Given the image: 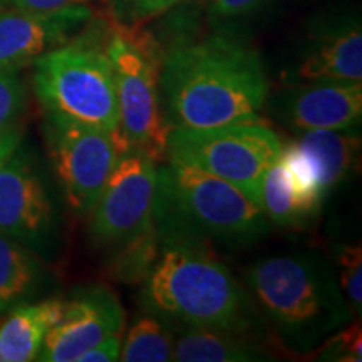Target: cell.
<instances>
[{
	"label": "cell",
	"instance_id": "cell-1",
	"mask_svg": "<svg viewBox=\"0 0 362 362\" xmlns=\"http://www.w3.org/2000/svg\"><path fill=\"white\" fill-rule=\"evenodd\" d=\"M170 128H216L259 117L270 86L255 49L225 35L176 45L160 64Z\"/></svg>",
	"mask_w": 362,
	"mask_h": 362
},
{
	"label": "cell",
	"instance_id": "cell-2",
	"mask_svg": "<svg viewBox=\"0 0 362 362\" xmlns=\"http://www.w3.org/2000/svg\"><path fill=\"white\" fill-rule=\"evenodd\" d=\"M143 307L183 327L228 330L260 337L264 319L250 293L208 242L160 237L156 262L144 279Z\"/></svg>",
	"mask_w": 362,
	"mask_h": 362
},
{
	"label": "cell",
	"instance_id": "cell-3",
	"mask_svg": "<svg viewBox=\"0 0 362 362\" xmlns=\"http://www.w3.org/2000/svg\"><path fill=\"white\" fill-rule=\"evenodd\" d=\"M248 293L280 341L309 354L354 319L332 260L314 250L260 257L243 269Z\"/></svg>",
	"mask_w": 362,
	"mask_h": 362
},
{
	"label": "cell",
	"instance_id": "cell-4",
	"mask_svg": "<svg viewBox=\"0 0 362 362\" xmlns=\"http://www.w3.org/2000/svg\"><path fill=\"white\" fill-rule=\"evenodd\" d=\"M153 225L158 237H188L248 247L272 223L257 202L228 181L170 161L158 168Z\"/></svg>",
	"mask_w": 362,
	"mask_h": 362
},
{
	"label": "cell",
	"instance_id": "cell-5",
	"mask_svg": "<svg viewBox=\"0 0 362 362\" xmlns=\"http://www.w3.org/2000/svg\"><path fill=\"white\" fill-rule=\"evenodd\" d=\"M34 90L45 112L106 131L121 155L126 151L115 74L104 47L79 39L44 54L34 62Z\"/></svg>",
	"mask_w": 362,
	"mask_h": 362
},
{
	"label": "cell",
	"instance_id": "cell-6",
	"mask_svg": "<svg viewBox=\"0 0 362 362\" xmlns=\"http://www.w3.org/2000/svg\"><path fill=\"white\" fill-rule=\"evenodd\" d=\"M104 52L115 74L121 138L156 163L166 158L170 126L165 119L160 93V64L156 49L136 25L112 22Z\"/></svg>",
	"mask_w": 362,
	"mask_h": 362
},
{
	"label": "cell",
	"instance_id": "cell-7",
	"mask_svg": "<svg viewBox=\"0 0 362 362\" xmlns=\"http://www.w3.org/2000/svg\"><path fill=\"white\" fill-rule=\"evenodd\" d=\"M282 141L262 119L216 128H170L166 158L228 181L260 205L262 180Z\"/></svg>",
	"mask_w": 362,
	"mask_h": 362
},
{
	"label": "cell",
	"instance_id": "cell-8",
	"mask_svg": "<svg viewBox=\"0 0 362 362\" xmlns=\"http://www.w3.org/2000/svg\"><path fill=\"white\" fill-rule=\"evenodd\" d=\"M42 133L54 176L67 206L88 216L116 166L121 149L106 131L44 112Z\"/></svg>",
	"mask_w": 362,
	"mask_h": 362
},
{
	"label": "cell",
	"instance_id": "cell-9",
	"mask_svg": "<svg viewBox=\"0 0 362 362\" xmlns=\"http://www.w3.org/2000/svg\"><path fill=\"white\" fill-rule=\"evenodd\" d=\"M0 233L40 259L59 250L61 215L39 158L22 141L0 170Z\"/></svg>",
	"mask_w": 362,
	"mask_h": 362
},
{
	"label": "cell",
	"instance_id": "cell-10",
	"mask_svg": "<svg viewBox=\"0 0 362 362\" xmlns=\"http://www.w3.org/2000/svg\"><path fill=\"white\" fill-rule=\"evenodd\" d=\"M156 180V161L144 153L128 149L117 158L89 214V237L94 245L115 252L155 226Z\"/></svg>",
	"mask_w": 362,
	"mask_h": 362
},
{
	"label": "cell",
	"instance_id": "cell-11",
	"mask_svg": "<svg viewBox=\"0 0 362 362\" xmlns=\"http://www.w3.org/2000/svg\"><path fill=\"white\" fill-rule=\"evenodd\" d=\"M64 300V312L45 336L35 361L76 362L89 347L123 334L124 310L106 285H84Z\"/></svg>",
	"mask_w": 362,
	"mask_h": 362
},
{
	"label": "cell",
	"instance_id": "cell-12",
	"mask_svg": "<svg viewBox=\"0 0 362 362\" xmlns=\"http://www.w3.org/2000/svg\"><path fill=\"white\" fill-rule=\"evenodd\" d=\"M272 112L296 133L361 126L362 81L292 83L272 101Z\"/></svg>",
	"mask_w": 362,
	"mask_h": 362
},
{
	"label": "cell",
	"instance_id": "cell-13",
	"mask_svg": "<svg viewBox=\"0 0 362 362\" xmlns=\"http://www.w3.org/2000/svg\"><path fill=\"white\" fill-rule=\"evenodd\" d=\"M90 19L88 6L56 12L0 8V72H19L74 39Z\"/></svg>",
	"mask_w": 362,
	"mask_h": 362
},
{
	"label": "cell",
	"instance_id": "cell-14",
	"mask_svg": "<svg viewBox=\"0 0 362 362\" xmlns=\"http://www.w3.org/2000/svg\"><path fill=\"white\" fill-rule=\"evenodd\" d=\"M288 83L309 81H362V29L359 19L322 25L310 34Z\"/></svg>",
	"mask_w": 362,
	"mask_h": 362
},
{
	"label": "cell",
	"instance_id": "cell-15",
	"mask_svg": "<svg viewBox=\"0 0 362 362\" xmlns=\"http://www.w3.org/2000/svg\"><path fill=\"white\" fill-rule=\"evenodd\" d=\"M310 166L324 202L334 189L354 178L361 166V128L315 129L291 141Z\"/></svg>",
	"mask_w": 362,
	"mask_h": 362
},
{
	"label": "cell",
	"instance_id": "cell-16",
	"mask_svg": "<svg viewBox=\"0 0 362 362\" xmlns=\"http://www.w3.org/2000/svg\"><path fill=\"white\" fill-rule=\"evenodd\" d=\"M322 198L305 187L280 155L262 180L260 206L272 225L282 228H304L322 210Z\"/></svg>",
	"mask_w": 362,
	"mask_h": 362
},
{
	"label": "cell",
	"instance_id": "cell-17",
	"mask_svg": "<svg viewBox=\"0 0 362 362\" xmlns=\"http://www.w3.org/2000/svg\"><path fill=\"white\" fill-rule=\"evenodd\" d=\"M64 298L25 302L8 310L0 325V359L29 362L37 359L45 336L64 312Z\"/></svg>",
	"mask_w": 362,
	"mask_h": 362
},
{
	"label": "cell",
	"instance_id": "cell-18",
	"mask_svg": "<svg viewBox=\"0 0 362 362\" xmlns=\"http://www.w3.org/2000/svg\"><path fill=\"white\" fill-rule=\"evenodd\" d=\"M171 361L178 362H262L274 361V352L259 337L228 330L185 327L175 339Z\"/></svg>",
	"mask_w": 362,
	"mask_h": 362
},
{
	"label": "cell",
	"instance_id": "cell-19",
	"mask_svg": "<svg viewBox=\"0 0 362 362\" xmlns=\"http://www.w3.org/2000/svg\"><path fill=\"white\" fill-rule=\"evenodd\" d=\"M47 282L40 257L0 233V312L30 302Z\"/></svg>",
	"mask_w": 362,
	"mask_h": 362
},
{
	"label": "cell",
	"instance_id": "cell-20",
	"mask_svg": "<svg viewBox=\"0 0 362 362\" xmlns=\"http://www.w3.org/2000/svg\"><path fill=\"white\" fill-rule=\"evenodd\" d=\"M173 330L160 315L148 312L131 324L121 347L119 361L166 362L173 356Z\"/></svg>",
	"mask_w": 362,
	"mask_h": 362
},
{
	"label": "cell",
	"instance_id": "cell-21",
	"mask_svg": "<svg viewBox=\"0 0 362 362\" xmlns=\"http://www.w3.org/2000/svg\"><path fill=\"white\" fill-rule=\"evenodd\" d=\"M158 252H160V237L153 226L146 233L131 240L121 248L115 250V262H112V274L123 282L136 284L144 282L149 270L155 265Z\"/></svg>",
	"mask_w": 362,
	"mask_h": 362
},
{
	"label": "cell",
	"instance_id": "cell-22",
	"mask_svg": "<svg viewBox=\"0 0 362 362\" xmlns=\"http://www.w3.org/2000/svg\"><path fill=\"white\" fill-rule=\"evenodd\" d=\"M339 287L349 304L354 319L362 315V250L359 243H341L332 259Z\"/></svg>",
	"mask_w": 362,
	"mask_h": 362
},
{
	"label": "cell",
	"instance_id": "cell-23",
	"mask_svg": "<svg viewBox=\"0 0 362 362\" xmlns=\"http://www.w3.org/2000/svg\"><path fill=\"white\" fill-rule=\"evenodd\" d=\"M361 319L351 320L349 324L337 329L336 332L330 334L324 339L317 349L312 352L317 361L329 362H359L362 361V330Z\"/></svg>",
	"mask_w": 362,
	"mask_h": 362
},
{
	"label": "cell",
	"instance_id": "cell-24",
	"mask_svg": "<svg viewBox=\"0 0 362 362\" xmlns=\"http://www.w3.org/2000/svg\"><path fill=\"white\" fill-rule=\"evenodd\" d=\"M112 22L124 25H138L168 12L181 0H104Z\"/></svg>",
	"mask_w": 362,
	"mask_h": 362
},
{
	"label": "cell",
	"instance_id": "cell-25",
	"mask_svg": "<svg viewBox=\"0 0 362 362\" xmlns=\"http://www.w3.org/2000/svg\"><path fill=\"white\" fill-rule=\"evenodd\" d=\"M27 104V89L19 72H0V131L17 126Z\"/></svg>",
	"mask_w": 362,
	"mask_h": 362
},
{
	"label": "cell",
	"instance_id": "cell-26",
	"mask_svg": "<svg viewBox=\"0 0 362 362\" xmlns=\"http://www.w3.org/2000/svg\"><path fill=\"white\" fill-rule=\"evenodd\" d=\"M267 0H211L210 16L215 22L235 21L259 11Z\"/></svg>",
	"mask_w": 362,
	"mask_h": 362
},
{
	"label": "cell",
	"instance_id": "cell-27",
	"mask_svg": "<svg viewBox=\"0 0 362 362\" xmlns=\"http://www.w3.org/2000/svg\"><path fill=\"white\" fill-rule=\"evenodd\" d=\"M74 6H88V0H0V8L25 12H56Z\"/></svg>",
	"mask_w": 362,
	"mask_h": 362
},
{
	"label": "cell",
	"instance_id": "cell-28",
	"mask_svg": "<svg viewBox=\"0 0 362 362\" xmlns=\"http://www.w3.org/2000/svg\"><path fill=\"white\" fill-rule=\"evenodd\" d=\"M121 347H123V334H112L96 346L83 352L76 362H115L119 361Z\"/></svg>",
	"mask_w": 362,
	"mask_h": 362
},
{
	"label": "cell",
	"instance_id": "cell-29",
	"mask_svg": "<svg viewBox=\"0 0 362 362\" xmlns=\"http://www.w3.org/2000/svg\"><path fill=\"white\" fill-rule=\"evenodd\" d=\"M22 141H24V131L19 126L0 131V170L21 146Z\"/></svg>",
	"mask_w": 362,
	"mask_h": 362
},
{
	"label": "cell",
	"instance_id": "cell-30",
	"mask_svg": "<svg viewBox=\"0 0 362 362\" xmlns=\"http://www.w3.org/2000/svg\"><path fill=\"white\" fill-rule=\"evenodd\" d=\"M0 361H2V359H0Z\"/></svg>",
	"mask_w": 362,
	"mask_h": 362
}]
</instances>
